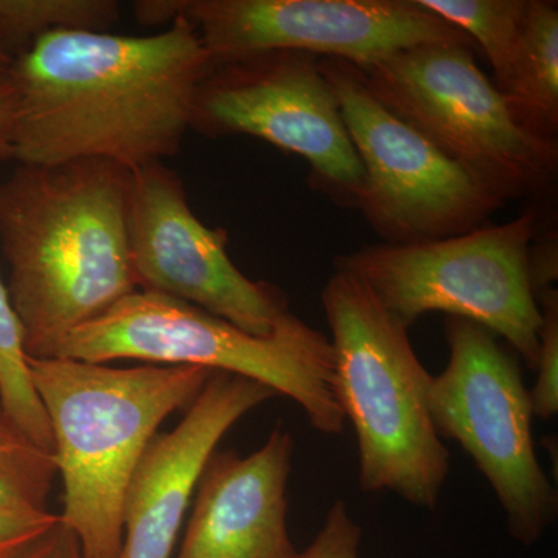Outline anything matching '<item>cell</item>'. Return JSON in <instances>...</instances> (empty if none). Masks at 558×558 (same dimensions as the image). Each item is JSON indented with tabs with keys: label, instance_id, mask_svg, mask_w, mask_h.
<instances>
[{
	"label": "cell",
	"instance_id": "obj_1",
	"mask_svg": "<svg viewBox=\"0 0 558 558\" xmlns=\"http://www.w3.org/2000/svg\"><path fill=\"white\" fill-rule=\"evenodd\" d=\"M209 68L199 33L180 14L153 36L46 33L9 65L10 160L102 159L137 171L170 159Z\"/></svg>",
	"mask_w": 558,
	"mask_h": 558
},
{
	"label": "cell",
	"instance_id": "obj_2",
	"mask_svg": "<svg viewBox=\"0 0 558 558\" xmlns=\"http://www.w3.org/2000/svg\"><path fill=\"white\" fill-rule=\"evenodd\" d=\"M132 171L102 159L17 165L0 183V245L27 357L137 292L128 240Z\"/></svg>",
	"mask_w": 558,
	"mask_h": 558
},
{
	"label": "cell",
	"instance_id": "obj_3",
	"mask_svg": "<svg viewBox=\"0 0 558 558\" xmlns=\"http://www.w3.org/2000/svg\"><path fill=\"white\" fill-rule=\"evenodd\" d=\"M27 363L53 435L62 524L84 558H120L124 495L140 459L161 422L191 405L215 371L154 363L113 368L60 357Z\"/></svg>",
	"mask_w": 558,
	"mask_h": 558
},
{
	"label": "cell",
	"instance_id": "obj_4",
	"mask_svg": "<svg viewBox=\"0 0 558 558\" xmlns=\"http://www.w3.org/2000/svg\"><path fill=\"white\" fill-rule=\"evenodd\" d=\"M322 303L332 332L337 396L357 435L360 487L435 509L450 451L433 422V376L414 352L409 326L347 271L329 278Z\"/></svg>",
	"mask_w": 558,
	"mask_h": 558
},
{
	"label": "cell",
	"instance_id": "obj_5",
	"mask_svg": "<svg viewBox=\"0 0 558 558\" xmlns=\"http://www.w3.org/2000/svg\"><path fill=\"white\" fill-rule=\"evenodd\" d=\"M54 357L90 363L131 359L223 371L295 400L323 435H340L347 424L332 344L292 312L270 336L259 337L185 301L137 290L73 330Z\"/></svg>",
	"mask_w": 558,
	"mask_h": 558
},
{
	"label": "cell",
	"instance_id": "obj_6",
	"mask_svg": "<svg viewBox=\"0 0 558 558\" xmlns=\"http://www.w3.org/2000/svg\"><path fill=\"white\" fill-rule=\"evenodd\" d=\"M537 215L416 244L365 245L336 270L365 282L407 326L428 312L470 319L502 337L535 371L542 311L532 275Z\"/></svg>",
	"mask_w": 558,
	"mask_h": 558
},
{
	"label": "cell",
	"instance_id": "obj_7",
	"mask_svg": "<svg viewBox=\"0 0 558 558\" xmlns=\"http://www.w3.org/2000/svg\"><path fill=\"white\" fill-rule=\"evenodd\" d=\"M359 70L391 112L502 202L538 196L553 185L557 140L539 137L517 120L476 64L475 47L429 44Z\"/></svg>",
	"mask_w": 558,
	"mask_h": 558
},
{
	"label": "cell",
	"instance_id": "obj_8",
	"mask_svg": "<svg viewBox=\"0 0 558 558\" xmlns=\"http://www.w3.org/2000/svg\"><path fill=\"white\" fill-rule=\"evenodd\" d=\"M446 369L429 384V411L440 438L457 440L494 488L521 545L542 538L557 519L558 498L532 438L531 395L519 363L494 333L449 317Z\"/></svg>",
	"mask_w": 558,
	"mask_h": 558
},
{
	"label": "cell",
	"instance_id": "obj_9",
	"mask_svg": "<svg viewBox=\"0 0 558 558\" xmlns=\"http://www.w3.org/2000/svg\"><path fill=\"white\" fill-rule=\"evenodd\" d=\"M135 16L160 25L175 14L199 33L211 61L290 50L359 69L429 44H465L464 32L417 0H145Z\"/></svg>",
	"mask_w": 558,
	"mask_h": 558
},
{
	"label": "cell",
	"instance_id": "obj_10",
	"mask_svg": "<svg viewBox=\"0 0 558 558\" xmlns=\"http://www.w3.org/2000/svg\"><path fill=\"white\" fill-rule=\"evenodd\" d=\"M363 168L359 208L387 244L480 229L506 202L399 119L347 61L319 58Z\"/></svg>",
	"mask_w": 558,
	"mask_h": 558
},
{
	"label": "cell",
	"instance_id": "obj_11",
	"mask_svg": "<svg viewBox=\"0 0 558 558\" xmlns=\"http://www.w3.org/2000/svg\"><path fill=\"white\" fill-rule=\"evenodd\" d=\"M190 130L209 138L252 135L310 163L311 183L341 207L359 208L363 168L319 58L275 50L211 61Z\"/></svg>",
	"mask_w": 558,
	"mask_h": 558
},
{
	"label": "cell",
	"instance_id": "obj_12",
	"mask_svg": "<svg viewBox=\"0 0 558 558\" xmlns=\"http://www.w3.org/2000/svg\"><path fill=\"white\" fill-rule=\"evenodd\" d=\"M128 240L142 292L185 301L259 337L290 312L282 290L234 266L227 230L201 222L179 172L163 161L132 171Z\"/></svg>",
	"mask_w": 558,
	"mask_h": 558
},
{
	"label": "cell",
	"instance_id": "obj_13",
	"mask_svg": "<svg viewBox=\"0 0 558 558\" xmlns=\"http://www.w3.org/2000/svg\"><path fill=\"white\" fill-rule=\"evenodd\" d=\"M274 396L259 381L215 371L178 427L156 435L140 459L124 495L120 558L172 557L191 495L220 439Z\"/></svg>",
	"mask_w": 558,
	"mask_h": 558
},
{
	"label": "cell",
	"instance_id": "obj_14",
	"mask_svg": "<svg viewBox=\"0 0 558 558\" xmlns=\"http://www.w3.org/2000/svg\"><path fill=\"white\" fill-rule=\"evenodd\" d=\"M295 442L277 427L242 458L215 451L175 558H296L288 531V484Z\"/></svg>",
	"mask_w": 558,
	"mask_h": 558
},
{
	"label": "cell",
	"instance_id": "obj_15",
	"mask_svg": "<svg viewBox=\"0 0 558 558\" xmlns=\"http://www.w3.org/2000/svg\"><path fill=\"white\" fill-rule=\"evenodd\" d=\"M513 116L526 130L557 140L558 131V5L529 0L519 58L501 92Z\"/></svg>",
	"mask_w": 558,
	"mask_h": 558
},
{
	"label": "cell",
	"instance_id": "obj_16",
	"mask_svg": "<svg viewBox=\"0 0 558 558\" xmlns=\"http://www.w3.org/2000/svg\"><path fill=\"white\" fill-rule=\"evenodd\" d=\"M424 9L464 32L486 53L499 92L519 58L529 0H417Z\"/></svg>",
	"mask_w": 558,
	"mask_h": 558
},
{
	"label": "cell",
	"instance_id": "obj_17",
	"mask_svg": "<svg viewBox=\"0 0 558 558\" xmlns=\"http://www.w3.org/2000/svg\"><path fill=\"white\" fill-rule=\"evenodd\" d=\"M57 476L53 451L36 444L0 402V509L47 510Z\"/></svg>",
	"mask_w": 558,
	"mask_h": 558
},
{
	"label": "cell",
	"instance_id": "obj_18",
	"mask_svg": "<svg viewBox=\"0 0 558 558\" xmlns=\"http://www.w3.org/2000/svg\"><path fill=\"white\" fill-rule=\"evenodd\" d=\"M0 402L36 444L53 451L49 417L33 387L20 319L0 279Z\"/></svg>",
	"mask_w": 558,
	"mask_h": 558
},
{
	"label": "cell",
	"instance_id": "obj_19",
	"mask_svg": "<svg viewBox=\"0 0 558 558\" xmlns=\"http://www.w3.org/2000/svg\"><path fill=\"white\" fill-rule=\"evenodd\" d=\"M539 311H542V330H539V349L537 355V380L531 395L534 416L556 417L558 413V295L556 289H542L537 292Z\"/></svg>",
	"mask_w": 558,
	"mask_h": 558
},
{
	"label": "cell",
	"instance_id": "obj_20",
	"mask_svg": "<svg viewBox=\"0 0 558 558\" xmlns=\"http://www.w3.org/2000/svg\"><path fill=\"white\" fill-rule=\"evenodd\" d=\"M362 527L352 520L347 502H333L310 548L296 558H359Z\"/></svg>",
	"mask_w": 558,
	"mask_h": 558
},
{
	"label": "cell",
	"instance_id": "obj_21",
	"mask_svg": "<svg viewBox=\"0 0 558 558\" xmlns=\"http://www.w3.org/2000/svg\"><path fill=\"white\" fill-rule=\"evenodd\" d=\"M60 515L43 510L0 509V558H13L60 523Z\"/></svg>",
	"mask_w": 558,
	"mask_h": 558
},
{
	"label": "cell",
	"instance_id": "obj_22",
	"mask_svg": "<svg viewBox=\"0 0 558 558\" xmlns=\"http://www.w3.org/2000/svg\"><path fill=\"white\" fill-rule=\"evenodd\" d=\"M13 558H84L78 538L62 521Z\"/></svg>",
	"mask_w": 558,
	"mask_h": 558
},
{
	"label": "cell",
	"instance_id": "obj_23",
	"mask_svg": "<svg viewBox=\"0 0 558 558\" xmlns=\"http://www.w3.org/2000/svg\"><path fill=\"white\" fill-rule=\"evenodd\" d=\"M14 116V90L9 68L0 69V160H10V134Z\"/></svg>",
	"mask_w": 558,
	"mask_h": 558
},
{
	"label": "cell",
	"instance_id": "obj_24",
	"mask_svg": "<svg viewBox=\"0 0 558 558\" xmlns=\"http://www.w3.org/2000/svg\"><path fill=\"white\" fill-rule=\"evenodd\" d=\"M11 61L9 57H7L5 51H3L2 46H0V69L9 68L11 64Z\"/></svg>",
	"mask_w": 558,
	"mask_h": 558
}]
</instances>
